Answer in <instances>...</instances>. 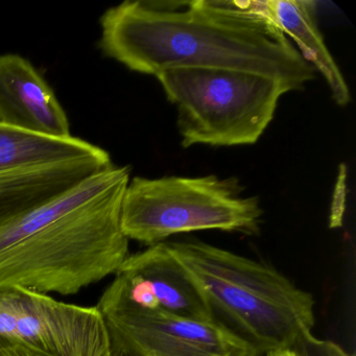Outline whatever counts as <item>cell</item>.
Wrapping results in <instances>:
<instances>
[{
  "label": "cell",
  "instance_id": "9",
  "mask_svg": "<svg viewBox=\"0 0 356 356\" xmlns=\"http://www.w3.org/2000/svg\"><path fill=\"white\" fill-rule=\"evenodd\" d=\"M105 293L147 309L214 320L203 291L165 241L129 255Z\"/></svg>",
  "mask_w": 356,
  "mask_h": 356
},
{
  "label": "cell",
  "instance_id": "17",
  "mask_svg": "<svg viewBox=\"0 0 356 356\" xmlns=\"http://www.w3.org/2000/svg\"><path fill=\"white\" fill-rule=\"evenodd\" d=\"M289 356H295V354L293 353V352L289 350Z\"/></svg>",
  "mask_w": 356,
  "mask_h": 356
},
{
  "label": "cell",
  "instance_id": "2",
  "mask_svg": "<svg viewBox=\"0 0 356 356\" xmlns=\"http://www.w3.org/2000/svg\"><path fill=\"white\" fill-rule=\"evenodd\" d=\"M130 180L113 164L0 227V289L76 295L116 274L130 255L120 222Z\"/></svg>",
  "mask_w": 356,
  "mask_h": 356
},
{
  "label": "cell",
  "instance_id": "3",
  "mask_svg": "<svg viewBox=\"0 0 356 356\" xmlns=\"http://www.w3.org/2000/svg\"><path fill=\"white\" fill-rule=\"evenodd\" d=\"M166 245L203 291L214 321L262 355L291 350L312 333L314 297L274 266L203 241Z\"/></svg>",
  "mask_w": 356,
  "mask_h": 356
},
{
  "label": "cell",
  "instance_id": "1",
  "mask_svg": "<svg viewBox=\"0 0 356 356\" xmlns=\"http://www.w3.org/2000/svg\"><path fill=\"white\" fill-rule=\"evenodd\" d=\"M106 57L138 74L225 68L272 76L293 90L316 72L260 12L258 1L127 0L102 15Z\"/></svg>",
  "mask_w": 356,
  "mask_h": 356
},
{
  "label": "cell",
  "instance_id": "4",
  "mask_svg": "<svg viewBox=\"0 0 356 356\" xmlns=\"http://www.w3.org/2000/svg\"><path fill=\"white\" fill-rule=\"evenodd\" d=\"M155 78L176 106L183 147L254 145L291 91L272 76L225 68H168Z\"/></svg>",
  "mask_w": 356,
  "mask_h": 356
},
{
  "label": "cell",
  "instance_id": "13",
  "mask_svg": "<svg viewBox=\"0 0 356 356\" xmlns=\"http://www.w3.org/2000/svg\"><path fill=\"white\" fill-rule=\"evenodd\" d=\"M337 185L334 195L331 204L330 216H329V227L331 229L341 228L343 226V212H345L346 200V166L341 164L339 168Z\"/></svg>",
  "mask_w": 356,
  "mask_h": 356
},
{
  "label": "cell",
  "instance_id": "7",
  "mask_svg": "<svg viewBox=\"0 0 356 356\" xmlns=\"http://www.w3.org/2000/svg\"><path fill=\"white\" fill-rule=\"evenodd\" d=\"M97 307L113 351L131 356H264L216 321L147 309L104 291Z\"/></svg>",
  "mask_w": 356,
  "mask_h": 356
},
{
  "label": "cell",
  "instance_id": "8",
  "mask_svg": "<svg viewBox=\"0 0 356 356\" xmlns=\"http://www.w3.org/2000/svg\"><path fill=\"white\" fill-rule=\"evenodd\" d=\"M0 337L54 356H113L111 337L97 306L66 303L17 287L0 289Z\"/></svg>",
  "mask_w": 356,
  "mask_h": 356
},
{
  "label": "cell",
  "instance_id": "15",
  "mask_svg": "<svg viewBox=\"0 0 356 356\" xmlns=\"http://www.w3.org/2000/svg\"><path fill=\"white\" fill-rule=\"evenodd\" d=\"M289 350H283V351L268 352L264 356H289Z\"/></svg>",
  "mask_w": 356,
  "mask_h": 356
},
{
  "label": "cell",
  "instance_id": "5",
  "mask_svg": "<svg viewBox=\"0 0 356 356\" xmlns=\"http://www.w3.org/2000/svg\"><path fill=\"white\" fill-rule=\"evenodd\" d=\"M262 216L258 197L243 195L235 178L135 177L124 191L120 222L129 241L149 247L195 231L257 235Z\"/></svg>",
  "mask_w": 356,
  "mask_h": 356
},
{
  "label": "cell",
  "instance_id": "16",
  "mask_svg": "<svg viewBox=\"0 0 356 356\" xmlns=\"http://www.w3.org/2000/svg\"><path fill=\"white\" fill-rule=\"evenodd\" d=\"M113 356H130L128 354L122 353V352L113 351Z\"/></svg>",
  "mask_w": 356,
  "mask_h": 356
},
{
  "label": "cell",
  "instance_id": "6",
  "mask_svg": "<svg viewBox=\"0 0 356 356\" xmlns=\"http://www.w3.org/2000/svg\"><path fill=\"white\" fill-rule=\"evenodd\" d=\"M112 164L107 151L78 137L49 138L0 124V227Z\"/></svg>",
  "mask_w": 356,
  "mask_h": 356
},
{
  "label": "cell",
  "instance_id": "14",
  "mask_svg": "<svg viewBox=\"0 0 356 356\" xmlns=\"http://www.w3.org/2000/svg\"><path fill=\"white\" fill-rule=\"evenodd\" d=\"M0 356H54L43 350L14 339L0 337Z\"/></svg>",
  "mask_w": 356,
  "mask_h": 356
},
{
  "label": "cell",
  "instance_id": "11",
  "mask_svg": "<svg viewBox=\"0 0 356 356\" xmlns=\"http://www.w3.org/2000/svg\"><path fill=\"white\" fill-rule=\"evenodd\" d=\"M258 3L260 12L285 36L297 43L304 60L325 79L333 101L341 107L347 106L351 101V93L318 28L316 1L266 0Z\"/></svg>",
  "mask_w": 356,
  "mask_h": 356
},
{
  "label": "cell",
  "instance_id": "12",
  "mask_svg": "<svg viewBox=\"0 0 356 356\" xmlns=\"http://www.w3.org/2000/svg\"><path fill=\"white\" fill-rule=\"evenodd\" d=\"M295 356H354L329 339H321L312 333L305 335L291 350Z\"/></svg>",
  "mask_w": 356,
  "mask_h": 356
},
{
  "label": "cell",
  "instance_id": "10",
  "mask_svg": "<svg viewBox=\"0 0 356 356\" xmlns=\"http://www.w3.org/2000/svg\"><path fill=\"white\" fill-rule=\"evenodd\" d=\"M0 124L49 138L72 136L67 114L53 89L17 54L0 55Z\"/></svg>",
  "mask_w": 356,
  "mask_h": 356
}]
</instances>
